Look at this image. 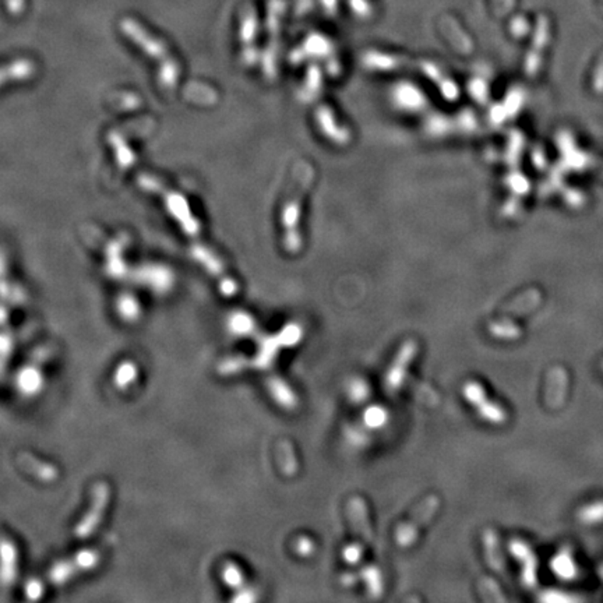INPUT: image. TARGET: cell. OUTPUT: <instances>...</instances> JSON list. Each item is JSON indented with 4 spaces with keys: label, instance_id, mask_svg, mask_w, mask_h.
Listing matches in <instances>:
<instances>
[{
    "label": "cell",
    "instance_id": "16",
    "mask_svg": "<svg viewBox=\"0 0 603 603\" xmlns=\"http://www.w3.org/2000/svg\"><path fill=\"white\" fill-rule=\"evenodd\" d=\"M385 420H387V414L380 407H373V408L368 410L366 414H365V422H366V425L368 426H372V427H380V426H383L385 423Z\"/></svg>",
    "mask_w": 603,
    "mask_h": 603
},
{
    "label": "cell",
    "instance_id": "5",
    "mask_svg": "<svg viewBox=\"0 0 603 603\" xmlns=\"http://www.w3.org/2000/svg\"><path fill=\"white\" fill-rule=\"evenodd\" d=\"M464 397L478 410L481 416L493 423H501L506 420V412L494 402H490L484 387L476 381H468L464 385Z\"/></svg>",
    "mask_w": 603,
    "mask_h": 603
},
{
    "label": "cell",
    "instance_id": "10",
    "mask_svg": "<svg viewBox=\"0 0 603 603\" xmlns=\"http://www.w3.org/2000/svg\"><path fill=\"white\" fill-rule=\"evenodd\" d=\"M426 69H423V72H426V75H429V78L439 85L440 92L450 101H454L458 97V88L455 85V82L452 78L446 77L439 69H436V66H425Z\"/></svg>",
    "mask_w": 603,
    "mask_h": 603
},
{
    "label": "cell",
    "instance_id": "9",
    "mask_svg": "<svg viewBox=\"0 0 603 603\" xmlns=\"http://www.w3.org/2000/svg\"><path fill=\"white\" fill-rule=\"evenodd\" d=\"M278 465L285 476H294L298 472V459L294 446L289 440H281L278 443Z\"/></svg>",
    "mask_w": 603,
    "mask_h": 603
},
{
    "label": "cell",
    "instance_id": "14",
    "mask_svg": "<svg viewBox=\"0 0 603 603\" xmlns=\"http://www.w3.org/2000/svg\"><path fill=\"white\" fill-rule=\"evenodd\" d=\"M320 85H321V78H320L319 73L314 70L313 77H309L306 80V84L302 90V100L304 102H309L311 98H314L320 92V90H319Z\"/></svg>",
    "mask_w": 603,
    "mask_h": 603
},
{
    "label": "cell",
    "instance_id": "3",
    "mask_svg": "<svg viewBox=\"0 0 603 603\" xmlns=\"http://www.w3.org/2000/svg\"><path fill=\"white\" fill-rule=\"evenodd\" d=\"M416 353H417V343L414 339H408L401 345L384 378V390L388 395H394L404 384V380L408 373V368L414 362Z\"/></svg>",
    "mask_w": 603,
    "mask_h": 603
},
{
    "label": "cell",
    "instance_id": "4",
    "mask_svg": "<svg viewBox=\"0 0 603 603\" xmlns=\"http://www.w3.org/2000/svg\"><path fill=\"white\" fill-rule=\"evenodd\" d=\"M301 327L295 323L288 324L277 337L267 338L264 341L263 345H262V351H260L259 358L256 361L257 366L268 368L274 362L278 351L282 346H294L295 343H298L301 341Z\"/></svg>",
    "mask_w": 603,
    "mask_h": 603
},
{
    "label": "cell",
    "instance_id": "7",
    "mask_svg": "<svg viewBox=\"0 0 603 603\" xmlns=\"http://www.w3.org/2000/svg\"><path fill=\"white\" fill-rule=\"evenodd\" d=\"M316 122L321 130V133L331 140L336 144L345 146L349 143L351 140V133L348 130V127L341 126L338 119L336 117L334 112L327 107V105H321L320 108H317L316 111Z\"/></svg>",
    "mask_w": 603,
    "mask_h": 603
},
{
    "label": "cell",
    "instance_id": "8",
    "mask_svg": "<svg viewBox=\"0 0 603 603\" xmlns=\"http://www.w3.org/2000/svg\"><path fill=\"white\" fill-rule=\"evenodd\" d=\"M270 393L274 397V400L285 410H295L298 405V398L295 393L289 388V385L278 377H272L268 381Z\"/></svg>",
    "mask_w": 603,
    "mask_h": 603
},
{
    "label": "cell",
    "instance_id": "18",
    "mask_svg": "<svg viewBox=\"0 0 603 603\" xmlns=\"http://www.w3.org/2000/svg\"><path fill=\"white\" fill-rule=\"evenodd\" d=\"M295 548H297V552L299 555H302V556H310L314 552V543H313V540L309 539V538H306V536H302V538L298 539Z\"/></svg>",
    "mask_w": 603,
    "mask_h": 603
},
{
    "label": "cell",
    "instance_id": "2",
    "mask_svg": "<svg viewBox=\"0 0 603 603\" xmlns=\"http://www.w3.org/2000/svg\"><path fill=\"white\" fill-rule=\"evenodd\" d=\"M440 508V498L434 494L426 497L416 508L408 521L400 525L395 532V542L401 548H410L417 539V533L429 524Z\"/></svg>",
    "mask_w": 603,
    "mask_h": 603
},
{
    "label": "cell",
    "instance_id": "11",
    "mask_svg": "<svg viewBox=\"0 0 603 603\" xmlns=\"http://www.w3.org/2000/svg\"><path fill=\"white\" fill-rule=\"evenodd\" d=\"M510 549H511L513 555H516L524 563V578H525L528 584H532L533 578H535V570H533V557H532L530 550L524 543H521L518 540L511 542Z\"/></svg>",
    "mask_w": 603,
    "mask_h": 603
},
{
    "label": "cell",
    "instance_id": "13",
    "mask_svg": "<svg viewBox=\"0 0 603 603\" xmlns=\"http://www.w3.org/2000/svg\"><path fill=\"white\" fill-rule=\"evenodd\" d=\"M485 546H486V553H488V557H489L490 565H493L497 571H501V568L504 567V562L501 559L497 538H496L494 532H491V530L485 532Z\"/></svg>",
    "mask_w": 603,
    "mask_h": 603
},
{
    "label": "cell",
    "instance_id": "1",
    "mask_svg": "<svg viewBox=\"0 0 603 603\" xmlns=\"http://www.w3.org/2000/svg\"><path fill=\"white\" fill-rule=\"evenodd\" d=\"M314 182V168L303 162L301 164L295 174L292 183L289 185L282 210H281V224L284 229V247L288 253L295 255L302 249L303 240H302L301 225L302 211H303V203L309 193V188Z\"/></svg>",
    "mask_w": 603,
    "mask_h": 603
},
{
    "label": "cell",
    "instance_id": "6",
    "mask_svg": "<svg viewBox=\"0 0 603 603\" xmlns=\"http://www.w3.org/2000/svg\"><path fill=\"white\" fill-rule=\"evenodd\" d=\"M348 514L356 536V542L361 545H370L373 535L365 501L361 497H352L348 503Z\"/></svg>",
    "mask_w": 603,
    "mask_h": 603
},
{
    "label": "cell",
    "instance_id": "15",
    "mask_svg": "<svg viewBox=\"0 0 603 603\" xmlns=\"http://www.w3.org/2000/svg\"><path fill=\"white\" fill-rule=\"evenodd\" d=\"M362 553H363V545H361L359 542H355V543L346 546L342 550V559L348 565H359L361 563V559H362Z\"/></svg>",
    "mask_w": 603,
    "mask_h": 603
},
{
    "label": "cell",
    "instance_id": "12",
    "mask_svg": "<svg viewBox=\"0 0 603 603\" xmlns=\"http://www.w3.org/2000/svg\"><path fill=\"white\" fill-rule=\"evenodd\" d=\"M362 578L366 582L369 594L373 598H378L383 594V578L381 572L376 565H368L362 570Z\"/></svg>",
    "mask_w": 603,
    "mask_h": 603
},
{
    "label": "cell",
    "instance_id": "17",
    "mask_svg": "<svg viewBox=\"0 0 603 603\" xmlns=\"http://www.w3.org/2000/svg\"><path fill=\"white\" fill-rule=\"evenodd\" d=\"M555 570L559 575L565 577V578L574 575V565H572V562L570 560L568 556L557 557L556 562H555Z\"/></svg>",
    "mask_w": 603,
    "mask_h": 603
}]
</instances>
